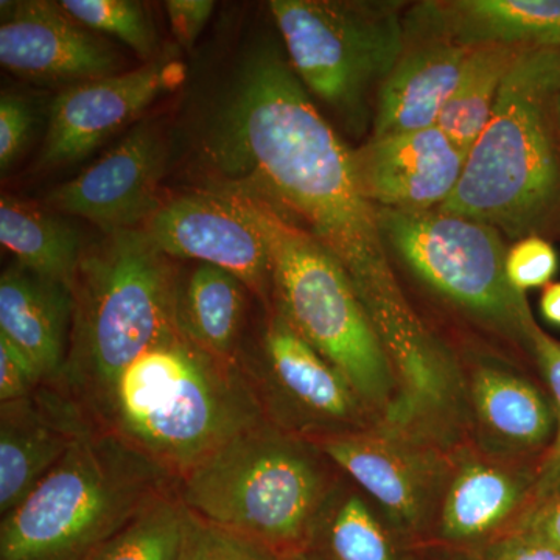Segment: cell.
<instances>
[{
	"label": "cell",
	"instance_id": "obj_4",
	"mask_svg": "<svg viewBox=\"0 0 560 560\" xmlns=\"http://www.w3.org/2000/svg\"><path fill=\"white\" fill-rule=\"evenodd\" d=\"M559 49L523 51L440 210L481 221L521 241L560 209Z\"/></svg>",
	"mask_w": 560,
	"mask_h": 560
},
{
	"label": "cell",
	"instance_id": "obj_17",
	"mask_svg": "<svg viewBox=\"0 0 560 560\" xmlns=\"http://www.w3.org/2000/svg\"><path fill=\"white\" fill-rule=\"evenodd\" d=\"M470 47L407 33V47L375 97L372 138L433 128L458 84Z\"/></svg>",
	"mask_w": 560,
	"mask_h": 560
},
{
	"label": "cell",
	"instance_id": "obj_7",
	"mask_svg": "<svg viewBox=\"0 0 560 560\" xmlns=\"http://www.w3.org/2000/svg\"><path fill=\"white\" fill-rule=\"evenodd\" d=\"M243 200L270 245L271 308L340 372L363 407L386 418L397 397L396 374L345 265L268 206Z\"/></svg>",
	"mask_w": 560,
	"mask_h": 560
},
{
	"label": "cell",
	"instance_id": "obj_36",
	"mask_svg": "<svg viewBox=\"0 0 560 560\" xmlns=\"http://www.w3.org/2000/svg\"><path fill=\"white\" fill-rule=\"evenodd\" d=\"M492 560H560V552L541 541L518 533L493 550Z\"/></svg>",
	"mask_w": 560,
	"mask_h": 560
},
{
	"label": "cell",
	"instance_id": "obj_14",
	"mask_svg": "<svg viewBox=\"0 0 560 560\" xmlns=\"http://www.w3.org/2000/svg\"><path fill=\"white\" fill-rule=\"evenodd\" d=\"M0 62L21 79L70 86L117 75L121 68L108 40L43 0L3 7Z\"/></svg>",
	"mask_w": 560,
	"mask_h": 560
},
{
	"label": "cell",
	"instance_id": "obj_18",
	"mask_svg": "<svg viewBox=\"0 0 560 560\" xmlns=\"http://www.w3.org/2000/svg\"><path fill=\"white\" fill-rule=\"evenodd\" d=\"M407 33L460 46L559 49L560 0H452L420 3L405 20Z\"/></svg>",
	"mask_w": 560,
	"mask_h": 560
},
{
	"label": "cell",
	"instance_id": "obj_13",
	"mask_svg": "<svg viewBox=\"0 0 560 560\" xmlns=\"http://www.w3.org/2000/svg\"><path fill=\"white\" fill-rule=\"evenodd\" d=\"M167 161V142L158 125L140 121L105 156L51 190L47 202L105 232L136 230L162 206Z\"/></svg>",
	"mask_w": 560,
	"mask_h": 560
},
{
	"label": "cell",
	"instance_id": "obj_33",
	"mask_svg": "<svg viewBox=\"0 0 560 560\" xmlns=\"http://www.w3.org/2000/svg\"><path fill=\"white\" fill-rule=\"evenodd\" d=\"M44 385L35 364L9 338L0 335V404L31 397Z\"/></svg>",
	"mask_w": 560,
	"mask_h": 560
},
{
	"label": "cell",
	"instance_id": "obj_23",
	"mask_svg": "<svg viewBox=\"0 0 560 560\" xmlns=\"http://www.w3.org/2000/svg\"><path fill=\"white\" fill-rule=\"evenodd\" d=\"M0 242L22 267L72 287L84 248L79 232L65 220L31 202L2 195Z\"/></svg>",
	"mask_w": 560,
	"mask_h": 560
},
{
	"label": "cell",
	"instance_id": "obj_5",
	"mask_svg": "<svg viewBox=\"0 0 560 560\" xmlns=\"http://www.w3.org/2000/svg\"><path fill=\"white\" fill-rule=\"evenodd\" d=\"M176 478L91 423L0 523V560H84Z\"/></svg>",
	"mask_w": 560,
	"mask_h": 560
},
{
	"label": "cell",
	"instance_id": "obj_38",
	"mask_svg": "<svg viewBox=\"0 0 560 560\" xmlns=\"http://www.w3.org/2000/svg\"><path fill=\"white\" fill-rule=\"evenodd\" d=\"M279 560H326L323 556H319L318 552L311 550H301L290 552V555L280 556Z\"/></svg>",
	"mask_w": 560,
	"mask_h": 560
},
{
	"label": "cell",
	"instance_id": "obj_35",
	"mask_svg": "<svg viewBox=\"0 0 560 560\" xmlns=\"http://www.w3.org/2000/svg\"><path fill=\"white\" fill-rule=\"evenodd\" d=\"M521 533L560 552V493L536 506Z\"/></svg>",
	"mask_w": 560,
	"mask_h": 560
},
{
	"label": "cell",
	"instance_id": "obj_11",
	"mask_svg": "<svg viewBox=\"0 0 560 560\" xmlns=\"http://www.w3.org/2000/svg\"><path fill=\"white\" fill-rule=\"evenodd\" d=\"M171 259L231 272L271 307V253L248 202L226 191H195L164 202L143 228Z\"/></svg>",
	"mask_w": 560,
	"mask_h": 560
},
{
	"label": "cell",
	"instance_id": "obj_2",
	"mask_svg": "<svg viewBox=\"0 0 560 560\" xmlns=\"http://www.w3.org/2000/svg\"><path fill=\"white\" fill-rule=\"evenodd\" d=\"M265 420L237 363L217 359L176 334L121 372L92 423L113 431L178 480Z\"/></svg>",
	"mask_w": 560,
	"mask_h": 560
},
{
	"label": "cell",
	"instance_id": "obj_8",
	"mask_svg": "<svg viewBox=\"0 0 560 560\" xmlns=\"http://www.w3.org/2000/svg\"><path fill=\"white\" fill-rule=\"evenodd\" d=\"M287 58L313 97L353 136L363 135L370 97L400 60L407 28L394 3L272 0Z\"/></svg>",
	"mask_w": 560,
	"mask_h": 560
},
{
	"label": "cell",
	"instance_id": "obj_9",
	"mask_svg": "<svg viewBox=\"0 0 560 560\" xmlns=\"http://www.w3.org/2000/svg\"><path fill=\"white\" fill-rule=\"evenodd\" d=\"M377 209L386 249L433 293L529 350L536 326L525 293L506 275L503 235L440 209Z\"/></svg>",
	"mask_w": 560,
	"mask_h": 560
},
{
	"label": "cell",
	"instance_id": "obj_26",
	"mask_svg": "<svg viewBox=\"0 0 560 560\" xmlns=\"http://www.w3.org/2000/svg\"><path fill=\"white\" fill-rule=\"evenodd\" d=\"M184 504L176 488L143 508L84 560H179Z\"/></svg>",
	"mask_w": 560,
	"mask_h": 560
},
{
	"label": "cell",
	"instance_id": "obj_32",
	"mask_svg": "<svg viewBox=\"0 0 560 560\" xmlns=\"http://www.w3.org/2000/svg\"><path fill=\"white\" fill-rule=\"evenodd\" d=\"M35 116L31 103L21 95L3 92L0 97V171L16 164L31 140Z\"/></svg>",
	"mask_w": 560,
	"mask_h": 560
},
{
	"label": "cell",
	"instance_id": "obj_39",
	"mask_svg": "<svg viewBox=\"0 0 560 560\" xmlns=\"http://www.w3.org/2000/svg\"><path fill=\"white\" fill-rule=\"evenodd\" d=\"M558 120H559V128H560V94H559V101H558Z\"/></svg>",
	"mask_w": 560,
	"mask_h": 560
},
{
	"label": "cell",
	"instance_id": "obj_16",
	"mask_svg": "<svg viewBox=\"0 0 560 560\" xmlns=\"http://www.w3.org/2000/svg\"><path fill=\"white\" fill-rule=\"evenodd\" d=\"M91 423L65 393L47 383L31 397L0 404L2 517L31 495Z\"/></svg>",
	"mask_w": 560,
	"mask_h": 560
},
{
	"label": "cell",
	"instance_id": "obj_21",
	"mask_svg": "<svg viewBox=\"0 0 560 560\" xmlns=\"http://www.w3.org/2000/svg\"><path fill=\"white\" fill-rule=\"evenodd\" d=\"M253 298L231 272L195 264L176 279V329L210 355L237 363L246 345Z\"/></svg>",
	"mask_w": 560,
	"mask_h": 560
},
{
	"label": "cell",
	"instance_id": "obj_28",
	"mask_svg": "<svg viewBox=\"0 0 560 560\" xmlns=\"http://www.w3.org/2000/svg\"><path fill=\"white\" fill-rule=\"evenodd\" d=\"M58 5L83 27L121 40L143 60L156 58V28L142 3L135 0H62Z\"/></svg>",
	"mask_w": 560,
	"mask_h": 560
},
{
	"label": "cell",
	"instance_id": "obj_3",
	"mask_svg": "<svg viewBox=\"0 0 560 560\" xmlns=\"http://www.w3.org/2000/svg\"><path fill=\"white\" fill-rule=\"evenodd\" d=\"M178 272L139 228L106 232L105 241L83 249L72 282L68 359L54 386L91 422L121 372L179 334Z\"/></svg>",
	"mask_w": 560,
	"mask_h": 560
},
{
	"label": "cell",
	"instance_id": "obj_1",
	"mask_svg": "<svg viewBox=\"0 0 560 560\" xmlns=\"http://www.w3.org/2000/svg\"><path fill=\"white\" fill-rule=\"evenodd\" d=\"M200 158L217 190L248 198L312 234L345 265L372 324L410 315L357 172L271 38L249 44L202 128Z\"/></svg>",
	"mask_w": 560,
	"mask_h": 560
},
{
	"label": "cell",
	"instance_id": "obj_27",
	"mask_svg": "<svg viewBox=\"0 0 560 560\" xmlns=\"http://www.w3.org/2000/svg\"><path fill=\"white\" fill-rule=\"evenodd\" d=\"M323 536L329 552L326 560H394L393 550L381 525L364 500L355 493L334 495L318 515L313 536Z\"/></svg>",
	"mask_w": 560,
	"mask_h": 560
},
{
	"label": "cell",
	"instance_id": "obj_31",
	"mask_svg": "<svg viewBox=\"0 0 560 560\" xmlns=\"http://www.w3.org/2000/svg\"><path fill=\"white\" fill-rule=\"evenodd\" d=\"M559 268V257L550 242L534 234L514 243L506 254V275L514 289L550 285Z\"/></svg>",
	"mask_w": 560,
	"mask_h": 560
},
{
	"label": "cell",
	"instance_id": "obj_6",
	"mask_svg": "<svg viewBox=\"0 0 560 560\" xmlns=\"http://www.w3.org/2000/svg\"><path fill=\"white\" fill-rule=\"evenodd\" d=\"M315 442L265 420L221 445L176 481L180 503L279 556L307 550L331 493Z\"/></svg>",
	"mask_w": 560,
	"mask_h": 560
},
{
	"label": "cell",
	"instance_id": "obj_24",
	"mask_svg": "<svg viewBox=\"0 0 560 560\" xmlns=\"http://www.w3.org/2000/svg\"><path fill=\"white\" fill-rule=\"evenodd\" d=\"M525 50L528 49L510 46H480L470 50L436 125L464 153L469 154L488 127L503 81Z\"/></svg>",
	"mask_w": 560,
	"mask_h": 560
},
{
	"label": "cell",
	"instance_id": "obj_34",
	"mask_svg": "<svg viewBox=\"0 0 560 560\" xmlns=\"http://www.w3.org/2000/svg\"><path fill=\"white\" fill-rule=\"evenodd\" d=\"M215 2L212 0H168L165 2L173 35L179 46H195L202 28L212 16Z\"/></svg>",
	"mask_w": 560,
	"mask_h": 560
},
{
	"label": "cell",
	"instance_id": "obj_29",
	"mask_svg": "<svg viewBox=\"0 0 560 560\" xmlns=\"http://www.w3.org/2000/svg\"><path fill=\"white\" fill-rule=\"evenodd\" d=\"M264 545L206 521L184 506L179 560H279Z\"/></svg>",
	"mask_w": 560,
	"mask_h": 560
},
{
	"label": "cell",
	"instance_id": "obj_30",
	"mask_svg": "<svg viewBox=\"0 0 560 560\" xmlns=\"http://www.w3.org/2000/svg\"><path fill=\"white\" fill-rule=\"evenodd\" d=\"M529 352L533 353L545 381L550 386L556 404V420H558L555 442L550 452L547 453V458L541 463L534 482V499H536V506H539L560 493V341L545 334L539 324H536L530 331Z\"/></svg>",
	"mask_w": 560,
	"mask_h": 560
},
{
	"label": "cell",
	"instance_id": "obj_20",
	"mask_svg": "<svg viewBox=\"0 0 560 560\" xmlns=\"http://www.w3.org/2000/svg\"><path fill=\"white\" fill-rule=\"evenodd\" d=\"M73 318L72 287L14 264L0 276V335L43 375L58 382L68 359Z\"/></svg>",
	"mask_w": 560,
	"mask_h": 560
},
{
	"label": "cell",
	"instance_id": "obj_25",
	"mask_svg": "<svg viewBox=\"0 0 560 560\" xmlns=\"http://www.w3.org/2000/svg\"><path fill=\"white\" fill-rule=\"evenodd\" d=\"M523 495V482L510 471L482 463L466 464L445 497L442 533L452 540L485 536L512 514Z\"/></svg>",
	"mask_w": 560,
	"mask_h": 560
},
{
	"label": "cell",
	"instance_id": "obj_10",
	"mask_svg": "<svg viewBox=\"0 0 560 560\" xmlns=\"http://www.w3.org/2000/svg\"><path fill=\"white\" fill-rule=\"evenodd\" d=\"M265 419L280 430L319 442L361 425V404L349 382L271 308L259 348L237 361Z\"/></svg>",
	"mask_w": 560,
	"mask_h": 560
},
{
	"label": "cell",
	"instance_id": "obj_37",
	"mask_svg": "<svg viewBox=\"0 0 560 560\" xmlns=\"http://www.w3.org/2000/svg\"><path fill=\"white\" fill-rule=\"evenodd\" d=\"M540 312L548 323L560 327V282L545 287L540 298Z\"/></svg>",
	"mask_w": 560,
	"mask_h": 560
},
{
	"label": "cell",
	"instance_id": "obj_19",
	"mask_svg": "<svg viewBox=\"0 0 560 560\" xmlns=\"http://www.w3.org/2000/svg\"><path fill=\"white\" fill-rule=\"evenodd\" d=\"M335 467L345 471L386 511L396 525L422 522L431 492V470L404 442L377 433L337 434L316 442Z\"/></svg>",
	"mask_w": 560,
	"mask_h": 560
},
{
	"label": "cell",
	"instance_id": "obj_12",
	"mask_svg": "<svg viewBox=\"0 0 560 560\" xmlns=\"http://www.w3.org/2000/svg\"><path fill=\"white\" fill-rule=\"evenodd\" d=\"M184 72L179 61L161 57L130 72L69 86L51 103L38 168H60L84 160L135 124L151 103L176 90Z\"/></svg>",
	"mask_w": 560,
	"mask_h": 560
},
{
	"label": "cell",
	"instance_id": "obj_15",
	"mask_svg": "<svg viewBox=\"0 0 560 560\" xmlns=\"http://www.w3.org/2000/svg\"><path fill=\"white\" fill-rule=\"evenodd\" d=\"M467 154L440 128L371 138L355 150L368 200L378 209H440L458 186Z\"/></svg>",
	"mask_w": 560,
	"mask_h": 560
},
{
	"label": "cell",
	"instance_id": "obj_22",
	"mask_svg": "<svg viewBox=\"0 0 560 560\" xmlns=\"http://www.w3.org/2000/svg\"><path fill=\"white\" fill-rule=\"evenodd\" d=\"M471 401L482 429L518 451L540 447L551 436L555 412L528 382L497 368H480L471 382Z\"/></svg>",
	"mask_w": 560,
	"mask_h": 560
}]
</instances>
